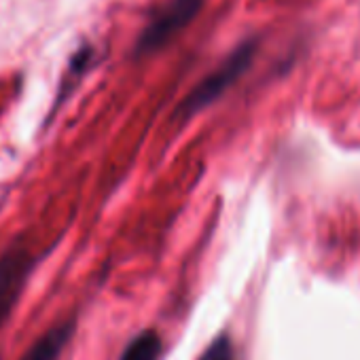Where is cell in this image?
Listing matches in <instances>:
<instances>
[{
	"label": "cell",
	"mask_w": 360,
	"mask_h": 360,
	"mask_svg": "<svg viewBox=\"0 0 360 360\" xmlns=\"http://www.w3.org/2000/svg\"><path fill=\"white\" fill-rule=\"evenodd\" d=\"M257 39H248L244 43H240L227 58L223 64H219L208 77H204L193 89L191 94L180 102L176 117L178 119H189L195 112L204 110L206 106H210L214 100H219L252 64L255 56H257Z\"/></svg>",
	"instance_id": "cell-1"
},
{
	"label": "cell",
	"mask_w": 360,
	"mask_h": 360,
	"mask_svg": "<svg viewBox=\"0 0 360 360\" xmlns=\"http://www.w3.org/2000/svg\"><path fill=\"white\" fill-rule=\"evenodd\" d=\"M202 7L204 0H163V5L155 9L146 26L140 30L131 53L136 58L157 53L198 18Z\"/></svg>",
	"instance_id": "cell-2"
},
{
	"label": "cell",
	"mask_w": 360,
	"mask_h": 360,
	"mask_svg": "<svg viewBox=\"0 0 360 360\" xmlns=\"http://www.w3.org/2000/svg\"><path fill=\"white\" fill-rule=\"evenodd\" d=\"M34 263L37 261L24 242H13L0 255V328L15 309Z\"/></svg>",
	"instance_id": "cell-3"
},
{
	"label": "cell",
	"mask_w": 360,
	"mask_h": 360,
	"mask_svg": "<svg viewBox=\"0 0 360 360\" xmlns=\"http://www.w3.org/2000/svg\"><path fill=\"white\" fill-rule=\"evenodd\" d=\"M77 330V320L68 318L58 322L56 326H51L47 333H43L32 345L30 349L24 354L22 360H58L64 352V347L68 345V341L72 339Z\"/></svg>",
	"instance_id": "cell-4"
},
{
	"label": "cell",
	"mask_w": 360,
	"mask_h": 360,
	"mask_svg": "<svg viewBox=\"0 0 360 360\" xmlns=\"http://www.w3.org/2000/svg\"><path fill=\"white\" fill-rule=\"evenodd\" d=\"M163 354V339L157 330L146 328L138 333L123 349L119 360H159Z\"/></svg>",
	"instance_id": "cell-5"
},
{
	"label": "cell",
	"mask_w": 360,
	"mask_h": 360,
	"mask_svg": "<svg viewBox=\"0 0 360 360\" xmlns=\"http://www.w3.org/2000/svg\"><path fill=\"white\" fill-rule=\"evenodd\" d=\"M94 58H96V49H94V45H89V43H83V47L75 51V56L70 58L66 77H64V81H62V89H60V94H58L56 106H60V104L64 102V96H66L70 89H75V87L79 85V81H81V79L85 77V72L91 68Z\"/></svg>",
	"instance_id": "cell-6"
},
{
	"label": "cell",
	"mask_w": 360,
	"mask_h": 360,
	"mask_svg": "<svg viewBox=\"0 0 360 360\" xmlns=\"http://www.w3.org/2000/svg\"><path fill=\"white\" fill-rule=\"evenodd\" d=\"M198 360H236V349L233 341L227 333H221L204 352Z\"/></svg>",
	"instance_id": "cell-7"
}]
</instances>
